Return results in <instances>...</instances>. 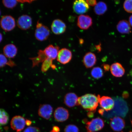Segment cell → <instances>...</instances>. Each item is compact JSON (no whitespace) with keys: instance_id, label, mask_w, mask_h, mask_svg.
I'll return each instance as SVG.
<instances>
[{"instance_id":"obj_27","label":"cell","mask_w":132,"mask_h":132,"mask_svg":"<svg viewBox=\"0 0 132 132\" xmlns=\"http://www.w3.org/2000/svg\"><path fill=\"white\" fill-rule=\"evenodd\" d=\"M123 7L127 12L132 13V0H125L123 3Z\"/></svg>"},{"instance_id":"obj_9","label":"cell","mask_w":132,"mask_h":132,"mask_svg":"<svg viewBox=\"0 0 132 132\" xmlns=\"http://www.w3.org/2000/svg\"><path fill=\"white\" fill-rule=\"evenodd\" d=\"M68 110L62 107H59L56 109L54 113V119L59 122H63L67 120L69 118Z\"/></svg>"},{"instance_id":"obj_19","label":"cell","mask_w":132,"mask_h":132,"mask_svg":"<svg viewBox=\"0 0 132 132\" xmlns=\"http://www.w3.org/2000/svg\"><path fill=\"white\" fill-rule=\"evenodd\" d=\"M110 71L112 75L117 77H122L125 73V70L121 64L117 62L110 66Z\"/></svg>"},{"instance_id":"obj_30","label":"cell","mask_w":132,"mask_h":132,"mask_svg":"<svg viewBox=\"0 0 132 132\" xmlns=\"http://www.w3.org/2000/svg\"><path fill=\"white\" fill-rule=\"evenodd\" d=\"M87 4L92 6H94L97 4L96 0H86Z\"/></svg>"},{"instance_id":"obj_10","label":"cell","mask_w":132,"mask_h":132,"mask_svg":"<svg viewBox=\"0 0 132 132\" xmlns=\"http://www.w3.org/2000/svg\"><path fill=\"white\" fill-rule=\"evenodd\" d=\"M53 111V108L51 105L44 104L39 105L38 114L39 116L48 120L51 118Z\"/></svg>"},{"instance_id":"obj_41","label":"cell","mask_w":132,"mask_h":132,"mask_svg":"<svg viewBox=\"0 0 132 132\" xmlns=\"http://www.w3.org/2000/svg\"><path fill=\"white\" fill-rule=\"evenodd\" d=\"M1 10H0V15H1Z\"/></svg>"},{"instance_id":"obj_25","label":"cell","mask_w":132,"mask_h":132,"mask_svg":"<svg viewBox=\"0 0 132 132\" xmlns=\"http://www.w3.org/2000/svg\"><path fill=\"white\" fill-rule=\"evenodd\" d=\"M2 2L5 7L9 9L15 7L18 2L17 0H3Z\"/></svg>"},{"instance_id":"obj_34","label":"cell","mask_w":132,"mask_h":132,"mask_svg":"<svg viewBox=\"0 0 132 132\" xmlns=\"http://www.w3.org/2000/svg\"><path fill=\"white\" fill-rule=\"evenodd\" d=\"M32 122L30 120H26V125L28 126H29L32 124Z\"/></svg>"},{"instance_id":"obj_17","label":"cell","mask_w":132,"mask_h":132,"mask_svg":"<svg viewBox=\"0 0 132 132\" xmlns=\"http://www.w3.org/2000/svg\"><path fill=\"white\" fill-rule=\"evenodd\" d=\"M59 49L58 46L50 45L46 47L44 51L47 58L53 60L57 58Z\"/></svg>"},{"instance_id":"obj_1","label":"cell","mask_w":132,"mask_h":132,"mask_svg":"<svg viewBox=\"0 0 132 132\" xmlns=\"http://www.w3.org/2000/svg\"><path fill=\"white\" fill-rule=\"evenodd\" d=\"M100 95L86 94L78 98V105L86 111L94 113L98 106Z\"/></svg>"},{"instance_id":"obj_36","label":"cell","mask_w":132,"mask_h":132,"mask_svg":"<svg viewBox=\"0 0 132 132\" xmlns=\"http://www.w3.org/2000/svg\"><path fill=\"white\" fill-rule=\"evenodd\" d=\"M98 112L100 114L103 115V114L104 112V110L103 109H100L98 110Z\"/></svg>"},{"instance_id":"obj_29","label":"cell","mask_w":132,"mask_h":132,"mask_svg":"<svg viewBox=\"0 0 132 132\" xmlns=\"http://www.w3.org/2000/svg\"><path fill=\"white\" fill-rule=\"evenodd\" d=\"M23 132H40V130L37 127H29L26 128Z\"/></svg>"},{"instance_id":"obj_42","label":"cell","mask_w":132,"mask_h":132,"mask_svg":"<svg viewBox=\"0 0 132 132\" xmlns=\"http://www.w3.org/2000/svg\"><path fill=\"white\" fill-rule=\"evenodd\" d=\"M131 122V123H132V120Z\"/></svg>"},{"instance_id":"obj_6","label":"cell","mask_w":132,"mask_h":132,"mask_svg":"<svg viewBox=\"0 0 132 132\" xmlns=\"http://www.w3.org/2000/svg\"><path fill=\"white\" fill-rule=\"evenodd\" d=\"M73 11L77 14H85L89 9V6L85 0H76L73 4Z\"/></svg>"},{"instance_id":"obj_7","label":"cell","mask_w":132,"mask_h":132,"mask_svg":"<svg viewBox=\"0 0 132 132\" xmlns=\"http://www.w3.org/2000/svg\"><path fill=\"white\" fill-rule=\"evenodd\" d=\"M72 57V52L69 50L64 48L59 51L57 60L61 64H67L70 62Z\"/></svg>"},{"instance_id":"obj_3","label":"cell","mask_w":132,"mask_h":132,"mask_svg":"<svg viewBox=\"0 0 132 132\" xmlns=\"http://www.w3.org/2000/svg\"><path fill=\"white\" fill-rule=\"evenodd\" d=\"M86 125L87 132H95L102 130L104 126L105 123L102 119L97 118L87 121Z\"/></svg>"},{"instance_id":"obj_40","label":"cell","mask_w":132,"mask_h":132,"mask_svg":"<svg viewBox=\"0 0 132 132\" xmlns=\"http://www.w3.org/2000/svg\"><path fill=\"white\" fill-rule=\"evenodd\" d=\"M3 131L2 128L0 127V132H2Z\"/></svg>"},{"instance_id":"obj_14","label":"cell","mask_w":132,"mask_h":132,"mask_svg":"<svg viewBox=\"0 0 132 132\" xmlns=\"http://www.w3.org/2000/svg\"><path fill=\"white\" fill-rule=\"evenodd\" d=\"M51 29L54 34L56 35H60L65 32L66 26L62 21L59 19H55L52 23Z\"/></svg>"},{"instance_id":"obj_13","label":"cell","mask_w":132,"mask_h":132,"mask_svg":"<svg viewBox=\"0 0 132 132\" xmlns=\"http://www.w3.org/2000/svg\"><path fill=\"white\" fill-rule=\"evenodd\" d=\"M110 126L114 131H120L124 128L125 122L124 120L120 117H114L110 120Z\"/></svg>"},{"instance_id":"obj_23","label":"cell","mask_w":132,"mask_h":132,"mask_svg":"<svg viewBox=\"0 0 132 132\" xmlns=\"http://www.w3.org/2000/svg\"><path fill=\"white\" fill-rule=\"evenodd\" d=\"M91 75L93 78L95 79L101 78L103 76V69L99 67H94L91 72Z\"/></svg>"},{"instance_id":"obj_35","label":"cell","mask_w":132,"mask_h":132,"mask_svg":"<svg viewBox=\"0 0 132 132\" xmlns=\"http://www.w3.org/2000/svg\"><path fill=\"white\" fill-rule=\"evenodd\" d=\"M94 113L92 112H89L87 113V116L89 118H92L93 117Z\"/></svg>"},{"instance_id":"obj_20","label":"cell","mask_w":132,"mask_h":132,"mask_svg":"<svg viewBox=\"0 0 132 132\" xmlns=\"http://www.w3.org/2000/svg\"><path fill=\"white\" fill-rule=\"evenodd\" d=\"M117 29L121 34H128L131 32V26L126 20L120 21L117 26Z\"/></svg>"},{"instance_id":"obj_8","label":"cell","mask_w":132,"mask_h":132,"mask_svg":"<svg viewBox=\"0 0 132 132\" xmlns=\"http://www.w3.org/2000/svg\"><path fill=\"white\" fill-rule=\"evenodd\" d=\"M17 24L20 29L22 30H27L32 26V18L27 15H23L18 19Z\"/></svg>"},{"instance_id":"obj_12","label":"cell","mask_w":132,"mask_h":132,"mask_svg":"<svg viewBox=\"0 0 132 132\" xmlns=\"http://www.w3.org/2000/svg\"><path fill=\"white\" fill-rule=\"evenodd\" d=\"M92 24V18L89 16L81 15L77 19V26L80 29L86 30L89 28Z\"/></svg>"},{"instance_id":"obj_16","label":"cell","mask_w":132,"mask_h":132,"mask_svg":"<svg viewBox=\"0 0 132 132\" xmlns=\"http://www.w3.org/2000/svg\"><path fill=\"white\" fill-rule=\"evenodd\" d=\"M96 62V57L95 54L92 53H87L83 57L84 65L87 68H90L93 67Z\"/></svg>"},{"instance_id":"obj_22","label":"cell","mask_w":132,"mask_h":132,"mask_svg":"<svg viewBox=\"0 0 132 132\" xmlns=\"http://www.w3.org/2000/svg\"><path fill=\"white\" fill-rule=\"evenodd\" d=\"M9 120V116L5 110L0 109V127L7 125Z\"/></svg>"},{"instance_id":"obj_5","label":"cell","mask_w":132,"mask_h":132,"mask_svg":"<svg viewBox=\"0 0 132 132\" xmlns=\"http://www.w3.org/2000/svg\"><path fill=\"white\" fill-rule=\"evenodd\" d=\"M26 125V120L20 116H16L11 119V128L16 132H20L24 129Z\"/></svg>"},{"instance_id":"obj_15","label":"cell","mask_w":132,"mask_h":132,"mask_svg":"<svg viewBox=\"0 0 132 132\" xmlns=\"http://www.w3.org/2000/svg\"><path fill=\"white\" fill-rule=\"evenodd\" d=\"M78 98L75 94L69 93L64 97V103L68 107L72 108L78 105Z\"/></svg>"},{"instance_id":"obj_32","label":"cell","mask_w":132,"mask_h":132,"mask_svg":"<svg viewBox=\"0 0 132 132\" xmlns=\"http://www.w3.org/2000/svg\"><path fill=\"white\" fill-rule=\"evenodd\" d=\"M103 65L104 70L105 71H107L109 70L110 67V65H109L108 64H103Z\"/></svg>"},{"instance_id":"obj_2","label":"cell","mask_w":132,"mask_h":132,"mask_svg":"<svg viewBox=\"0 0 132 132\" xmlns=\"http://www.w3.org/2000/svg\"><path fill=\"white\" fill-rule=\"evenodd\" d=\"M50 34V31L48 28L38 21L35 33L36 39L40 41H45L48 38Z\"/></svg>"},{"instance_id":"obj_11","label":"cell","mask_w":132,"mask_h":132,"mask_svg":"<svg viewBox=\"0 0 132 132\" xmlns=\"http://www.w3.org/2000/svg\"><path fill=\"white\" fill-rule=\"evenodd\" d=\"M100 106L107 112L113 109L114 106V102L111 97L107 96L100 97L99 99Z\"/></svg>"},{"instance_id":"obj_33","label":"cell","mask_w":132,"mask_h":132,"mask_svg":"<svg viewBox=\"0 0 132 132\" xmlns=\"http://www.w3.org/2000/svg\"><path fill=\"white\" fill-rule=\"evenodd\" d=\"M36 0H17L18 2L21 3H30Z\"/></svg>"},{"instance_id":"obj_37","label":"cell","mask_w":132,"mask_h":132,"mask_svg":"<svg viewBox=\"0 0 132 132\" xmlns=\"http://www.w3.org/2000/svg\"><path fill=\"white\" fill-rule=\"evenodd\" d=\"M129 23L131 26L132 27V15L130 16L129 19Z\"/></svg>"},{"instance_id":"obj_18","label":"cell","mask_w":132,"mask_h":132,"mask_svg":"<svg viewBox=\"0 0 132 132\" xmlns=\"http://www.w3.org/2000/svg\"><path fill=\"white\" fill-rule=\"evenodd\" d=\"M3 51L4 55L10 59L14 58L18 53L17 48L13 44H9L5 46Z\"/></svg>"},{"instance_id":"obj_28","label":"cell","mask_w":132,"mask_h":132,"mask_svg":"<svg viewBox=\"0 0 132 132\" xmlns=\"http://www.w3.org/2000/svg\"><path fill=\"white\" fill-rule=\"evenodd\" d=\"M78 127L74 125H69L66 126L64 132H79Z\"/></svg>"},{"instance_id":"obj_4","label":"cell","mask_w":132,"mask_h":132,"mask_svg":"<svg viewBox=\"0 0 132 132\" xmlns=\"http://www.w3.org/2000/svg\"><path fill=\"white\" fill-rule=\"evenodd\" d=\"M0 26L6 32H10L14 29L16 26L15 20L12 16H3L0 21Z\"/></svg>"},{"instance_id":"obj_26","label":"cell","mask_w":132,"mask_h":132,"mask_svg":"<svg viewBox=\"0 0 132 132\" xmlns=\"http://www.w3.org/2000/svg\"><path fill=\"white\" fill-rule=\"evenodd\" d=\"M52 59L47 58L44 61L42 67V71L45 72L48 70L50 67H52Z\"/></svg>"},{"instance_id":"obj_39","label":"cell","mask_w":132,"mask_h":132,"mask_svg":"<svg viewBox=\"0 0 132 132\" xmlns=\"http://www.w3.org/2000/svg\"><path fill=\"white\" fill-rule=\"evenodd\" d=\"M97 48V49L98 51H101V47L100 45H98L96 46V47Z\"/></svg>"},{"instance_id":"obj_21","label":"cell","mask_w":132,"mask_h":132,"mask_svg":"<svg viewBox=\"0 0 132 132\" xmlns=\"http://www.w3.org/2000/svg\"><path fill=\"white\" fill-rule=\"evenodd\" d=\"M107 7L105 3L103 2H100L96 4L94 8V11L96 14L100 15L103 14L106 12Z\"/></svg>"},{"instance_id":"obj_24","label":"cell","mask_w":132,"mask_h":132,"mask_svg":"<svg viewBox=\"0 0 132 132\" xmlns=\"http://www.w3.org/2000/svg\"><path fill=\"white\" fill-rule=\"evenodd\" d=\"M4 54H0V68L5 67L6 65L10 66H14L15 64L12 61H8Z\"/></svg>"},{"instance_id":"obj_31","label":"cell","mask_w":132,"mask_h":132,"mask_svg":"<svg viewBox=\"0 0 132 132\" xmlns=\"http://www.w3.org/2000/svg\"><path fill=\"white\" fill-rule=\"evenodd\" d=\"M60 129L59 127L56 126H54L52 128V129L50 132H59Z\"/></svg>"},{"instance_id":"obj_38","label":"cell","mask_w":132,"mask_h":132,"mask_svg":"<svg viewBox=\"0 0 132 132\" xmlns=\"http://www.w3.org/2000/svg\"><path fill=\"white\" fill-rule=\"evenodd\" d=\"M3 37L2 34L0 32V43L2 42V41L3 40Z\"/></svg>"}]
</instances>
